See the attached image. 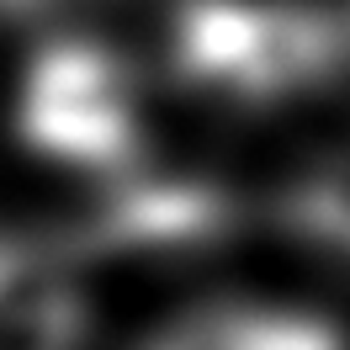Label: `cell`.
<instances>
[{
    "instance_id": "5",
    "label": "cell",
    "mask_w": 350,
    "mask_h": 350,
    "mask_svg": "<svg viewBox=\"0 0 350 350\" xmlns=\"http://www.w3.org/2000/svg\"><path fill=\"white\" fill-rule=\"evenodd\" d=\"M38 0H0V11H32Z\"/></svg>"
},
{
    "instance_id": "1",
    "label": "cell",
    "mask_w": 350,
    "mask_h": 350,
    "mask_svg": "<svg viewBox=\"0 0 350 350\" xmlns=\"http://www.w3.org/2000/svg\"><path fill=\"white\" fill-rule=\"evenodd\" d=\"M16 122L38 154L75 170L117 175L138 154L133 75L111 53L85 43H59L32 64Z\"/></svg>"
},
{
    "instance_id": "4",
    "label": "cell",
    "mask_w": 350,
    "mask_h": 350,
    "mask_svg": "<svg viewBox=\"0 0 350 350\" xmlns=\"http://www.w3.org/2000/svg\"><path fill=\"white\" fill-rule=\"evenodd\" d=\"M303 218H308L313 234H324V239H334V244L350 250V159L334 165L329 175H319V180L308 186Z\"/></svg>"
},
{
    "instance_id": "3",
    "label": "cell",
    "mask_w": 350,
    "mask_h": 350,
    "mask_svg": "<svg viewBox=\"0 0 350 350\" xmlns=\"http://www.w3.org/2000/svg\"><path fill=\"white\" fill-rule=\"evenodd\" d=\"M154 350H340L334 334L286 313H207L180 324Z\"/></svg>"
},
{
    "instance_id": "2",
    "label": "cell",
    "mask_w": 350,
    "mask_h": 350,
    "mask_svg": "<svg viewBox=\"0 0 350 350\" xmlns=\"http://www.w3.org/2000/svg\"><path fill=\"white\" fill-rule=\"evenodd\" d=\"M334 53H340L334 27L297 5L202 0L175 32L180 69L234 96H276L308 85L334 64Z\"/></svg>"
}]
</instances>
